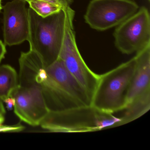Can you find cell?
<instances>
[{
    "label": "cell",
    "mask_w": 150,
    "mask_h": 150,
    "mask_svg": "<svg viewBox=\"0 0 150 150\" xmlns=\"http://www.w3.org/2000/svg\"><path fill=\"white\" fill-rule=\"evenodd\" d=\"M37 83L50 110L91 105V98L86 89L59 58L46 67V72L39 76Z\"/></svg>",
    "instance_id": "obj_1"
},
{
    "label": "cell",
    "mask_w": 150,
    "mask_h": 150,
    "mask_svg": "<svg viewBox=\"0 0 150 150\" xmlns=\"http://www.w3.org/2000/svg\"><path fill=\"white\" fill-rule=\"evenodd\" d=\"M28 12L29 32L27 41L30 50L38 55L45 67L49 66L59 57L64 36L65 12L62 9L45 17L30 8Z\"/></svg>",
    "instance_id": "obj_2"
},
{
    "label": "cell",
    "mask_w": 150,
    "mask_h": 150,
    "mask_svg": "<svg viewBox=\"0 0 150 150\" xmlns=\"http://www.w3.org/2000/svg\"><path fill=\"white\" fill-rule=\"evenodd\" d=\"M120 121V117L90 105L50 110L40 125L51 132H88L117 127Z\"/></svg>",
    "instance_id": "obj_3"
},
{
    "label": "cell",
    "mask_w": 150,
    "mask_h": 150,
    "mask_svg": "<svg viewBox=\"0 0 150 150\" xmlns=\"http://www.w3.org/2000/svg\"><path fill=\"white\" fill-rule=\"evenodd\" d=\"M136 58L122 63L99 76L91 100L96 109L112 114L125 108L128 88L136 67Z\"/></svg>",
    "instance_id": "obj_4"
},
{
    "label": "cell",
    "mask_w": 150,
    "mask_h": 150,
    "mask_svg": "<svg viewBox=\"0 0 150 150\" xmlns=\"http://www.w3.org/2000/svg\"><path fill=\"white\" fill-rule=\"evenodd\" d=\"M66 14L64 36L59 58L67 71L78 81L92 97L99 81V74L91 71L82 58L76 43L73 25L75 12L69 7Z\"/></svg>",
    "instance_id": "obj_5"
},
{
    "label": "cell",
    "mask_w": 150,
    "mask_h": 150,
    "mask_svg": "<svg viewBox=\"0 0 150 150\" xmlns=\"http://www.w3.org/2000/svg\"><path fill=\"white\" fill-rule=\"evenodd\" d=\"M139 8L132 0H92L84 19L92 28L104 31L117 27Z\"/></svg>",
    "instance_id": "obj_6"
},
{
    "label": "cell",
    "mask_w": 150,
    "mask_h": 150,
    "mask_svg": "<svg viewBox=\"0 0 150 150\" xmlns=\"http://www.w3.org/2000/svg\"><path fill=\"white\" fill-rule=\"evenodd\" d=\"M115 44L123 54L137 53L150 45V16L145 6L117 26L114 31Z\"/></svg>",
    "instance_id": "obj_7"
},
{
    "label": "cell",
    "mask_w": 150,
    "mask_h": 150,
    "mask_svg": "<svg viewBox=\"0 0 150 150\" xmlns=\"http://www.w3.org/2000/svg\"><path fill=\"white\" fill-rule=\"evenodd\" d=\"M11 97L15 100L14 112L20 119L32 126L39 125L50 109L42 92L34 87L19 86Z\"/></svg>",
    "instance_id": "obj_8"
},
{
    "label": "cell",
    "mask_w": 150,
    "mask_h": 150,
    "mask_svg": "<svg viewBox=\"0 0 150 150\" xmlns=\"http://www.w3.org/2000/svg\"><path fill=\"white\" fill-rule=\"evenodd\" d=\"M2 9L5 45H18L27 41L29 32V21L26 2L21 0H13L6 3Z\"/></svg>",
    "instance_id": "obj_9"
},
{
    "label": "cell",
    "mask_w": 150,
    "mask_h": 150,
    "mask_svg": "<svg viewBox=\"0 0 150 150\" xmlns=\"http://www.w3.org/2000/svg\"><path fill=\"white\" fill-rule=\"evenodd\" d=\"M135 57L136 67L126 94V105L150 87V45L137 52Z\"/></svg>",
    "instance_id": "obj_10"
},
{
    "label": "cell",
    "mask_w": 150,
    "mask_h": 150,
    "mask_svg": "<svg viewBox=\"0 0 150 150\" xmlns=\"http://www.w3.org/2000/svg\"><path fill=\"white\" fill-rule=\"evenodd\" d=\"M150 109V87L133 98L124 109L123 115L117 126L126 124L139 118Z\"/></svg>",
    "instance_id": "obj_11"
},
{
    "label": "cell",
    "mask_w": 150,
    "mask_h": 150,
    "mask_svg": "<svg viewBox=\"0 0 150 150\" xmlns=\"http://www.w3.org/2000/svg\"><path fill=\"white\" fill-rule=\"evenodd\" d=\"M19 84L16 71L8 65L0 66V100L12 96Z\"/></svg>",
    "instance_id": "obj_12"
},
{
    "label": "cell",
    "mask_w": 150,
    "mask_h": 150,
    "mask_svg": "<svg viewBox=\"0 0 150 150\" xmlns=\"http://www.w3.org/2000/svg\"><path fill=\"white\" fill-rule=\"evenodd\" d=\"M28 3L30 8L42 17H47L63 9L60 6L45 0H32Z\"/></svg>",
    "instance_id": "obj_13"
},
{
    "label": "cell",
    "mask_w": 150,
    "mask_h": 150,
    "mask_svg": "<svg viewBox=\"0 0 150 150\" xmlns=\"http://www.w3.org/2000/svg\"><path fill=\"white\" fill-rule=\"evenodd\" d=\"M21 1L28 2L32 0H21ZM45 1H50L60 6L64 10H66L68 8L71 7V5L72 4L73 1V0H45Z\"/></svg>",
    "instance_id": "obj_14"
},
{
    "label": "cell",
    "mask_w": 150,
    "mask_h": 150,
    "mask_svg": "<svg viewBox=\"0 0 150 150\" xmlns=\"http://www.w3.org/2000/svg\"><path fill=\"white\" fill-rule=\"evenodd\" d=\"M24 127L21 125H3L0 124V132H19L22 131Z\"/></svg>",
    "instance_id": "obj_15"
},
{
    "label": "cell",
    "mask_w": 150,
    "mask_h": 150,
    "mask_svg": "<svg viewBox=\"0 0 150 150\" xmlns=\"http://www.w3.org/2000/svg\"><path fill=\"white\" fill-rule=\"evenodd\" d=\"M6 53V45L1 40H0V63L1 62L2 59L5 58Z\"/></svg>",
    "instance_id": "obj_16"
},
{
    "label": "cell",
    "mask_w": 150,
    "mask_h": 150,
    "mask_svg": "<svg viewBox=\"0 0 150 150\" xmlns=\"http://www.w3.org/2000/svg\"><path fill=\"white\" fill-rule=\"evenodd\" d=\"M3 101L6 104L7 107L9 110H11L14 106L15 100L13 97H9L4 100Z\"/></svg>",
    "instance_id": "obj_17"
},
{
    "label": "cell",
    "mask_w": 150,
    "mask_h": 150,
    "mask_svg": "<svg viewBox=\"0 0 150 150\" xmlns=\"http://www.w3.org/2000/svg\"><path fill=\"white\" fill-rule=\"evenodd\" d=\"M6 113V109L4 108V105L1 101L0 100V115H4Z\"/></svg>",
    "instance_id": "obj_18"
},
{
    "label": "cell",
    "mask_w": 150,
    "mask_h": 150,
    "mask_svg": "<svg viewBox=\"0 0 150 150\" xmlns=\"http://www.w3.org/2000/svg\"><path fill=\"white\" fill-rule=\"evenodd\" d=\"M4 120H5V118H4V115H0V124H2Z\"/></svg>",
    "instance_id": "obj_19"
},
{
    "label": "cell",
    "mask_w": 150,
    "mask_h": 150,
    "mask_svg": "<svg viewBox=\"0 0 150 150\" xmlns=\"http://www.w3.org/2000/svg\"><path fill=\"white\" fill-rule=\"evenodd\" d=\"M2 0H0V12H1L2 9V3H1Z\"/></svg>",
    "instance_id": "obj_20"
},
{
    "label": "cell",
    "mask_w": 150,
    "mask_h": 150,
    "mask_svg": "<svg viewBox=\"0 0 150 150\" xmlns=\"http://www.w3.org/2000/svg\"><path fill=\"white\" fill-rule=\"evenodd\" d=\"M148 1H150V0H148Z\"/></svg>",
    "instance_id": "obj_21"
}]
</instances>
